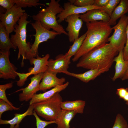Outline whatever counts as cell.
<instances>
[{
  "label": "cell",
  "mask_w": 128,
  "mask_h": 128,
  "mask_svg": "<svg viewBox=\"0 0 128 128\" xmlns=\"http://www.w3.org/2000/svg\"><path fill=\"white\" fill-rule=\"evenodd\" d=\"M15 4L13 0H0V5L6 10L12 8Z\"/></svg>",
  "instance_id": "33"
},
{
  "label": "cell",
  "mask_w": 128,
  "mask_h": 128,
  "mask_svg": "<svg viewBox=\"0 0 128 128\" xmlns=\"http://www.w3.org/2000/svg\"><path fill=\"white\" fill-rule=\"evenodd\" d=\"M13 86V82H10L3 85H0V99L3 100L12 106L14 110H19L20 109L15 107L13 104L8 99L6 95L5 91L7 89L12 88Z\"/></svg>",
  "instance_id": "26"
},
{
  "label": "cell",
  "mask_w": 128,
  "mask_h": 128,
  "mask_svg": "<svg viewBox=\"0 0 128 128\" xmlns=\"http://www.w3.org/2000/svg\"><path fill=\"white\" fill-rule=\"evenodd\" d=\"M70 58L66 57L63 54L57 56L55 60H48L47 70L57 74L67 71L70 63Z\"/></svg>",
  "instance_id": "15"
},
{
  "label": "cell",
  "mask_w": 128,
  "mask_h": 128,
  "mask_svg": "<svg viewBox=\"0 0 128 128\" xmlns=\"http://www.w3.org/2000/svg\"><path fill=\"white\" fill-rule=\"evenodd\" d=\"M64 9L57 16L58 18L57 21L59 23L62 22L68 16L76 14L85 13L90 10L98 9L101 10L102 8L94 5L85 7H79L71 4L69 2L65 3L64 5Z\"/></svg>",
  "instance_id": "12"
},
{
  "label": "cell",
  "mask_w": 128,
  "mask_h": 128,
  "mask_svg": "<svg viewBox=\"0 0 128 128\" xmlns=\"http://www.w3.org/2000/svg\"><path fill=\"white\" fill-rule=\"evenodd\" d=\"M109 69L106 68L100 69H91L83 73L79 74L71 73L67 70L63 71L62 73L76 78L84 82L87 83L94 79L102 73L108 71Z\"/></svg>",
  "instance_id": "17"
},
{
  "label": "cell",
  "mask_w": 128,
  "mask_h": 128,
  "mask_svg": "<svg viewBox=\"0 0 128 128\" xmlns=\"http://www.w3.org/2000/svg\"><path fill=\"white\" fill-rule=\"evenodd\" d=\"M109 0H94V5L98 7H103L106 5Z\"/></svg>",
  "instance_id": "36"
},
{
  "label": "cell",
  "mask_w": 128,
  "mask_h": 128,
  "mask_svg": "<svg viewBox=\"0 0 128 128\" xmlns=\"http://www.w3.org/2000/svg\"><path fill=\"white\" fill-rule=\"evenodd\" d=\"M123 99L126 102H128V92L127 94L124 97Z\"/></svg>",
  "instance_id": "38"
},
{
  "label": "cell",
  "mask_w": 128,
  "mask_h": 128,
  "mask_svg": "<svg viewBox=\"0 0 128 128\" xmlns=\"http://www.w3.org/2000/svg\"><path fill=\"white\" fill-rule=\"evenodd\" d=\"M86 36L79 50L72 59L73 62L91 50L106 43L113 30L107 22L97 21L86 23Z\"/></svg>",
  "instance_id": "1"
},
{
  "label": "cell",
  "mask_w": 128,
  "mask_h": 128,
  "mask_svg": "<svg viewBox=\"0 0 128 128\" xmlns=\"http://www.w3.org/2000/svg\"><path fill=\"white\" fill-rule=\"evenodd\" d=\"M31 24L36 32L35 34L33 35L35 37L34 41L26 57V59L29 60L38 55V48L40 44L49 39H53L57 36L61 34L53 30L51 31L46 29L42 26L39 21H35L34 23Z\"/></svg>",
  "instance_id": "6"
},
{
  "label": "cell",
  "mask_w": 128,
  "mask_h": 128,
  "mask_svg": "<svg viewBox=\"0 0 128 128\" xmlns=\"http://www.w3.org/2000/svg\"><path fill=\"white\" fill-rule=\"evenodd\" d=\"M126 42L123 50V58L124 59L126 60H128V23L126 29Z\"/></svg>",
  "instance_id": "34"
},
{
  "label": "cell",
  "mask_w": 128,
  "mask_h": 128,
  "mask_svg": "<svg viewBox=\"0 0 128 128\" xmlns=\"http://www.w3.org/2000/svg\"><path fill=\"white\" fill-rule=\"evenodd\" d=\"M62 97L59 93H57L47 100L32 105L38 115L48 121H55L62 110Z\"/></svg>",
  "instance_id": "5"
},
{
  "label": "cell",
  "mask_w": 128,
  "mask_h": 128,
  "mask_svg": "<svg viewBox=\"0 0 128 128\" xmlns=\"http://www.w3.org/2000/svg\"><path fill=\"white\" fill-rule=\"evenodd\" d=\"M33 115L34 116L36 119L37 128H45L49 124L55 123L56 122L55 121H46L41 120L34 110Z\"/></svg>",
  "instance_id": "30"
},
{
  "label": "cell",
  "mask_w": 128,
  "mask_h": 128,
  "mask_svg": "<svg viewBox=\"0 0 128 128\" xmlns=\"http://www.w3.org/2000/svg\"><path fill=\"white\" fill-rule=\"evenodd\" d=\"M14 110L13 108L4 101L0 99V119L3 113L6 111Z\"/></svg>",
  "instance_id": "32"
},
{
  "label": "cell",
  "mask_w": 128,
  "mask_h": 128,
  "mask_svg": "<svg viewBox=\"0 0 128 128\" xmlns=\"http://www.w3.org/2000/svg\"><path fill=\"white\" fill-rule=\"evenodd\" d=\"M86 35V32L74 41L72 45L70 46L68 52L64 55L66 57L71 58L76 54L81 47Z\"/></svg>",
  "instance_id": "25"
},
{
  "label": "cell",
  "mask_w": 128,
  "mask_h": 128,
  "mask_svg": "<svg viewBox=\"0 0 128 128\" xmlns=\"http://www.w3.org/2000/svg\"><path fill=\"white\" fill-rule=\"evenodd\" d=\"M10 51H0V78L5 79H15L18 76L17 68L9 59Z\"/></svg>",
  "instance_id": "10"
},
{
  "label": "cell",
  "mask_w": 128,
  "mask_h": 128,
  "mask_svg": "<svg viewBox=\"0 0 128 128\" xmlns=\"http://www.w3.org/2000/svg\"><path fill=\"white\" fill-rule=\"evenodd\" d=\"M34 109L32 105H29L27 110L23 113H16L14 116L9 120H4L0 119V124H9V128H19V124L23 119L26 116L32 115Z\"/></svg>",
  "instance_id": "20"
},
{
  "label": "cell",
  "mask_w": 128,
  "mask_h": 128,
  "mask_svg": "<svg viewBox=\"0 0 128 128\" xmlns=\"http://www.w3.org/2000/svg\"><path fill=\"white\" fill-rule=\"evenodd\" d=\"M111 128H128L127 121L120 114L116 116L114 124Z\"/></svg>",
  "instance_id": "29"
},
{
  "label": "cell",
  "mask_w": 128,
  "mask_h": 128,
  "mask_svg": "<svg viewBox=\"0 0 128 128\" xmlns=\"http://www.w3.org/2000/svg\"><path fill=\"white\" fill-rule=\"evenodd\" d=\"M128 23V16L125 15L122 16L118 23L112 27L114 32L108 39L107 42L114 46L119 52L123 50L126 43Z\"/></svg>",
  "instance_id": "7"
},
{
  "label": "cell",
  "mask_w": 128,
  "mask_h": 128,
  "mask_svg": "<svg viewBox=\"0 0 128 128\" xmlns=\"http://www.w3.org/2000/svg\"><path fill=\"white\" fill-rule=\"evenodd\" d=\"M115 62V72L112 79L114 81L119 78H121L124 75L128 67V60L124 59L123 54V50L120 51L117 56L114 59Z\"/></svg>",
  "instance_id": "19"
},
{
  "label": "cell",
  "mask_w": 128,
  "mask_h": 128,
  "mask_svg": "<svg viewBox=\"0 0 128 128\" xmlns=\"http://www.w3.org/2000/svg\"><path fill=\"white\" fill-rule=\"evenodd\" d=\"M126 104L128 105V102H126Z\"/></svg>",
  "instance_id": "39"
},
{
  "label": "cell",
  "mask_w": 128,
  "mask_h": 128,
  "mask_svg": "<svg viewBox=\"0 0 128 128\" xmlns=\"http://www.w3.org/2000/svg\"><path fill=\"white\" fill-rule=\"evenodd\" d=\"M80 17L86 23L101 21L109 22L110 19V17L107 14L98 9L90 10L80 14Z\"/></svg>",
  "instance_id": "16"
},
{
  "label": "cell",
  "mask_w": 128,
  "mask_h": 128,
  "mask_svg": "<svg viewBox=\"0 0 128 128\" xmlns=\"http://www.w3.org/2000/svg\"><path fill=\"white\" fill-rule=\"evenodd\" d=\"M71 4L79 7H85L94 5V0H69Z\"/></svg>",
  "instance_id": "31"
},
{
  "label": "cell",
  "mask_w": 128,
  "mask_h": 128,
  "mask_svg": "<svg viewBox=\"0 0 128 128\" xmlns=\"http://www.w3.org/2000/svg\"><path fill=\"white\" fill-rule=\"evenodd\" d=\"M56 74L47 70L43 73L42 80L39 85V91L44 92L52 88L64 84L65 79L64 77L58 78Z\"/></svg>",
  "instance_id": "14"
},
{
  "label": "cell",
  "mask_w": 128,
  "mask_h": 128,
  "mask_svg": "<svg viewBox=\"0 0 128 128\" xmlns=\"http://www.w3.org/2000/svg\"><path fill=\"white\" fill-rule=\"evenodd\" d=\"M85 104V101L81 100L66 101L61 102V107L62 110L82 114L83 113Z\"/></svg>",
  "instance_id": "23"
},
{
  "label": "cell",
  "mask_w": 128,
  "mask_h": 128,
  "mask_svg": "<svg viewBox=\"0 0 128 128\" xmlns=\"http://www.w3.org/2000/svg\"><path fill=\"white\" fill-rule=\"evenodd\" d=\"M59 0H51L48 6L40 11L36 15L32 16L35 21H39L44 27L49 30H53L60 34L68 35V33L57 20V14L61 13L64 8L59 3Z\"/></svg>",
  "instance_id": "3"
},
{
  "label": "cell",
  "mask_w": 128,
  "mask_h": 128,
  "mask_svg": "<svg viewBox=\"0 0 128 128\" xmlns=\"http://www.w3.org/2000/svg\"><path fill=\"white\" fill-rule=\"evenodd\" d=\"M121 79L122 81L128 80V67L125 73Z\"/></svg>",
  "instance_id": "37"
},
{
  "label": "cell",
  "mask_w": 128,
  "mask_h": 128,
  "mask_svg": "<svg viewBox=\"0 0 128 128\" xmlns=\"http://www.w3.org/2000/svg\"><path fill=\"white\" fill-rule=\"evenodd\" d=\"M43 73H41L34 75L30 78V82L27 86L19 89L15 92L22 91L19 95V100L20 101H30L37 92L39 91V85L42 78Z\"/></svg>",
  "instance_id": "11"
},
{
  "label": "cell",
  "mask_w": 128,
  "mask_h": 128,
  "mask_svg": "<svg viewBox=\"0 0 128 128\" xmlns=\"http://www.w3.org/2000/svg\"><path fill=\"white\" fill-rule=\"evenodd\" d=\"M14 49L9 36L5 28L0 23V49L2 51L9 50L11 48Z\"/></svg>",
  "instance_id": "24"
},
{
  "label": "cell",
  "mask_w": 128,
  "mask_h": 128,
  "mask_svg": "<svg viewBox=\"0 0 128 128\" xmlns=\"http://www.w3.org/2000/svg\"><path fill=\"white\" fill-rule=\"evenodd\" d=\"M25 12L24 10L18 7L15 4L11 9L6 10L5 13H0V23L5 28L9 36L14 31V26Z\"/></svg>",
  "instance_id": "9"
},
{
  "label": "cell",
  "mask_w": 128,
  "mask_h": 128,
  "mask_svg": "<svg viewBox=\"0 0 128 128\" xmlns=\"http://www.w3.org/2000/svg\"><path fill=\"white\" fill-rule=\"evenodd\" d=\"M77 114L74 111L62 110L55 121L57 127L54 128H70V122Z\"/></svg>",
  "instance_id": "22"
},
{
  "label": "cell",
  "mask_w": 128,
  "mask_h": 128,
  "mask_svg": "<svg viewBox=\"0 0 128 128\" xmlns=\"http://www.w3.org/2000/svg\"><path fill=\"white\" fill-rule=\"evenodd\" d=\"M69 82H67L63 85L58 86L50 90L42 93L35 94L30 101L29 105L47 100L53 96L57 93L64 90L68 86Z\"/></svg>",
  "instance_id": "18"
},
{
  "label": "cell",
  "mask_w": 128,
  "mask_h": 128,
  "mask_svg": "<svg viewBox=\"0 0 128 128\" xmlns=\"http://www.w3.org/2000/svg\"><path fill=\"white\" fill-rule=\"evenodd\" d=\"M119 53L114 46L106 43L82 56L76 66L89 70L110 69Z\"/></svg>",
  "instance_id": "2"
},
{
  "label": "cell",
  "mask_w": 128,
  "mask_h": 128,
  "mask_svg": "<svg viewBox=\"0 0 128 128\" xmlns=\"http://www.w3.org/2000/svg\"><path fill=\"white\" fill-rule=\"evenodd\" d=\"M28 16L26 12L24 13L14 26L15 34H12L10 38L14 49L18 48L17 59H19L21 56L22 57V67L24 65V60L26 59V56L32 46L30 42H26V27L27 24L30 22L27 20Z\"/></svg>",
  "instance_id": "4"
},
{
  "label": "cell",
  "mask_w": 128,
  "mask_h": 128,
  "mask_svg": "<svg viewBox=\"0 0 128 128\" xmlns=\"http://www.w3.org/2000/svg\"><path fill=\"white\" fill-rule=\"evenodd\" d=\"M128 12V0H121L115 8L111 16L109 22L110 25L116 24L117 20Z\"/></svg>",
  "instance_id": "21"
},
{
  "label": "cell",
  "mask_w": 128,
  "mask_h": 128,
  "mask_svg": "<svg viewBox=\"0 0 128 128\" xmlns=\"http://www.w3.org/2000/svg\"><path fill=\"white\" fill-rule=\"evenodd\" d=\"M74 128V127H73V128Z\"/></svg>",
  "instance_id": "40"
},
{
  "label": "cell",
  "mask_w": 128,
  "mask_h": 128,
  "mask_svg": "<svg viewBox=\"0 0 128 128\" xmlns=\"http://www.w3.org/2000/svg\"><path fill=\"white\" fill-rule=\"evenodd\" d=\"M15 4L18 7L26 8L32 6L36 7L38 5H41L46 7L45 5L39 3L38 0H13Z\"/></svg>",
  "instance_id": "27"
},
{
  "label": "cell",
  "mask_w": 128,
  "mask_h": 128,
  "mask_svg": "<svg viewBox=\"0 0 128 128\" xmlns=\"http://www.w3.org/2000/svg\"><path fill=\"white\" fill-rule=\"evenodd\" d=\"M128 92V88L122 87L117 89L116 94L120 98L123 99Z\"/></svg>",
  "instance_id": "35"
},
{
  "label": "cell",
  "mask_w": 128,
  "mask_h": 128,
  "mask_svg": "<svg viewBox=\"0 0 128 128\" xmlns=\"http://www.w3.org/2000/svg\"><path fill=\"white\" fill-rule=\"evenodd\" d=\"M50 56V55L48 54L42 57L38 55L36 58H33L30 59L29 60L30 64H33L34 66L29 68L28 72L26 73H20L16 72L19 77V80L16 81L17 85L19 87L23 86L27 78L30 75H36L46 71L47 69L48 59Z\"/></svg>",
  "instance_id": "8"
},
{
  "label": "cell",
  "mask_w": 128,
  "mask_h": 128,
  "mask_svg": "<svg viewBox=\"0 0 128 128\" xmlns=\"http://www.w3.org/2000/svg\"></svg>",
  "instance_id": "41"
},
{
  "label": "cell",
  "mask_w": 128,
  "mask_h": 128,
  "mask_svg": "<svg viewBox=\"0 0 128 128\" xmlns=\"http://www.w3.org/2000/svg\"><path fill=\"white\" fill-rule=\"evenodd\" d=\"M80 14L69 15L65 19L68 23L66 30L68 32V36L70 42L73 43L79 38L80 31L83 23L80 17Z\"/></svg>",
  "instance_id": "13"
},
{
  "label": "cell",
  "mask_w": 128,
  "mask_h": 128,
  "mask_svg": "<svg viewBox=\"0 0 128 128\" xmlns=\"http://www.w3.org/2000/svg\"><path fill=\"white\" fill-rule=\"evenodd\" d=\"M120 1V0H109L106 5L102 7L101 10L106 13L110 17L113 11Z\"/></svg>",
  "instance_id": "28"
}]
</instances>
